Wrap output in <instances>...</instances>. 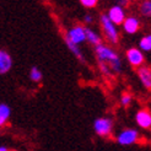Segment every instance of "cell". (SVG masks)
<instances>
[{"instance_id": "cell-23", "label": "cell", "mask_w": 151, "mask_h": 151, "mask_svg": "<svg viewBox=\"0 0 151 151\" xmlns=\"http://www.w3.org/2000/svg\"><path fill=\"white\" fill-rule=\"evenodd\" d=\"M11 151H16V150H11Z\"/></svg>"}, {"instance_id": "cell-8", "label": "cell", "mask_w": 151, "mask_h": 151, "mask_svg": "<svg viewBox=\"0 0 151 151\" xmlns=\"http://www.w3.org/2000/svg\"><path fill=\"white\" fill-rule=\"evenodd\" d=\"M135 120L140 128H144V129L151 128V113L146 109H140L135 116Z\"/></svg>"}, {"instance_id": "cell-6", "label": "cell", "mask_w": 151, "mask_h": 151, "mask_svg": "<svg viewBox=\"0 0 151 151\" xmlns=\"http://www.w3.org/2000/svg\"><path fill=\"white\" fill-rule=\"evenodd\" d=\"M106 15H107V17L109 19V21L113 25H122L125 20V11L123 10V7L120 5L112 6L108 10V14H106Z\"/></svg>"}, {"instance_id": "cell-10", "label": "cell", "mask_w": 151, "mask_h": 151, "mask_svg": "<svg viewBox=\"0 0 151 151\" xmlns=\"http://www.w3.org/2000/svg\"><path fill=\"white\" fill-rule=\"evenodd\" d=\"M138 76L147 90H151V68L149 66H140L138 69Z\"/></svg>"}, {"instance_id": "cell-9", "label": "cell", "mask_w": 151, "mask_h": 151, "mask_svg": "<svg viewBox=\"0 0 151 151\" xmlns=\"http://www.w3.org/2000/svg\"><path fill=\"white\" fill-rule=\"evenodd\" d=\"M123 28L127 33L129 35H134L139 31L140 28V22L137 17L134 16H129V17H125L124 22H123Z\"/></svg>"}, {"instance_id": "cell-16", "label": "cell", "mask_w": 151, "mask_h": 151, "mask_svg": "<svg viewBox=\"0 0 151 151\" xmlns=\"http://www.w3.org/2000/svg\"><path fill=\"white\" fill-rule=\"evenodd\" d=\"M140 12L144 15V16L151 17V0H146V1H142L140 5Z\"/></svg>"}, {"instance_id": "cell-3", "label": "cell", "mask_w": 151, "mask_h": 151, "mask_svg": "<svg viewBox=\"0 0 151 151\" xmlns=\"http://www.w3.org/2000/svg\"><path fill=\"white\" fill-rule=\"evenodd\" d=\"M93 129L97 135L100 137H108L112 133L113 129V122L109 118H99L95 120Z\"/></svg>"}, {"instance_id": "cell-19", "label": "cell", "mask_w": 151, "mask_h": 151, "mask_svg": "<svg viewBox=\"0 0 151 151\" xmlns=\"http://www.w3.org/2000/svg\"><path fill=\"white\" fill-rule=\"evenodd\" d=\"M80 4L85 7H95L97 5V0H81Z\"/></svg>"}, {"instance_id": "cell-12", "label": "cell", "mask_w": 151, "mask_h": 151, "mask_svg": "<svg viewBox=\"0 0 151 151\" xmlns=\"http://www.w3.org/2000/svg\"><path fill=\"white\" fill-rule=\"evenodd\" d=\"M10 107L4 103H0V128H3L6 123L7 119L10 118Z\"/></svg>"}, {"instance_id": "cell-1", "label": "cell", "mask_w": 151, "mask_h": 151, "mask_svg": "<svg viewBox=\"0 0 151 151\" xmlns=\"http://www.w3.org/2000/svg\"><path fill=\"white\" fill-rule=\"evenodd\" d=\"M95 52H96L97 59H99V63L107 64L112 71L120 73V70H122V63H120L119 55L112 48L101 43L100 46H96Z\"/></svg>"}, {"instance_id": "cell-17", "label": "cell", "mask_w": 151, "mask_h": 151, "mask_svg": "<svg viewBox=\"0 0 151 151\" xmlns=\"http://www.w3.org/2000/svg\"><path fill=\"white\" fill-rule=\"evenodd\" d=\"M29 78H31V80L35 81V82H40L42 80V73H41V70L38 69V68L33 66L31 69V73H29Z\"/></svg>"}, {"instance_id": "cell-11", "label": "cell", "mask_w": 151, "mask_h": 151, "mask_svg": "<svg viewBox=\"0 0 151 151\" xmlns=\"http://www.w3.org/2000/svg\"><path fill=\"white\" fill-rule=\"evenodd\" d=\"M12 66V59L9 53L0 50V74H6Z\"/></svg>"}, {"instance_id": "cell-2", "label": "cell", "mask_w": 151, "mask_h": 151, "mask_svg": "<svg viewBox=\"0 0 151 151\" xmlns=\"http://www.w3.org/2000/svg\"><path fill=\"white\" fill-rule=\"evenodd\" d=\"M100 20H101V25H102L103 33H104V36H106V38H107L111 43L117 44L118 41H119V35H118V31H117L116 25L112 24L106 14H102V15H101Z\"/></svg>"}, {"instance_id": "cell-15", "label": "cell", "mask_w": 151, "mask_h": 151, "mask_svg": "<svg viewBox=\"0 0 151 151\" xmlns=\"http://www.w3.org/2000/svg\"><path fill=\"white\" fill-rule=\"evenodd\" d=\"M139 46H140L141 50L150 52L151 50V35H146L142 37L139 42Z\"/></svg>"}, {"instance_id": "cell-18", "label": "cell", "mask_w": 151, "mask_h": 151, "mask_svg": "<svg viewBox=\"0 0 151 151\" xmlns=\"http://www.w3.org/2000/svg\"><path fill=\"white\" fill-rule=\"evenodd\" d=\"M132 100H133V96L130 93H127V92L123 93L122 97H120V102H122L123 106H129L130 102H132Z\"/></svg>"}, {"instance_id": "cell-5", "label": "cell", "mask_w": 151, "mask_h": 151, "mask_svg": "<svg viewBox=\"0 0 151 151\" xmlns=\"http://www.w3.org/2000/svg\"><path fill=\"white\" fill-rule=\"evenodd\" d=\"M138 139H139V133L135 129H125L118 135L117 141L123 146H129L132 144H135Z\"/></svg>"}, {"instance_id": "cell-4", "label": "cell", "mask_w": 151, "mask_h": 151, "mask_svg": "<svg viewBox=\"0 0 151 151\" xmlns=\"http://www.w3.org/2000/svg\"><path fill=\"white\" fill-rule=\"evenodd\" d=\"M65 38H68L71 43L79 46L80 43L86 41V36H85V27L82 26H75L69 29V32L65 35Z\"/></svg>"}, {"instance_id": "cell-14", "label": "cell", "mask_w": 151, "mask_h": 151, "mask_svg": "<svg viewBox=\"0 0 151 151\" xmlns=\"http://www.w3.org/2000/svg\"><path fill=\"white\" fill-rule=\"evenodd\" d=\"M64 40H65V43H66V46H68V48H69L73 53H74V55L76 57L80 62H85V58H84V54L81 53V50H80V48H79V46H76V44H74V43H71L68 38H65L64 37Z\"/></svg>"}, {"instance_id": "cell-22", "label": "cell", "mask_w": 151, "mask_h": 151, "mask_svg": "<svg viewBox=\"0 0 151 151\" xmlns=\"http://www.w3.org/2000/svg\"><path fill=\"white\" fill-rule=\"evenodd\" d=\"M0 151H9V150H7L6 147H4V146H1V147H0Z\"/></svg>"}, {"instance_id": "cell-7", "label": "cell", "mask_w": 151, "mask_h": 151, "mask_svg": "<svg viewBox=\"0 0 151 151\" xmlns=\"http://www.w3.org/2000/svg\"><path fill=\"white\" fill-rule=\"evenodd\" d=\"M127 59L133 66L140 68L144 63V54L138 48H129L127 50Z\"/></svg>"}, {"instance_id": "cell-13", "label": "cell", "mask_w": 151, "mask_h": 151, "mask_svg": "<svg viewBox=\"0 0 151 151\" xmlns=\"http://www.w3.org/2000/svg\"><path fill=\"white\" fill-rule=\"evenodd\" d=\"M85 36H86V41H88L91 44H95V46H100L101 44V37L92 29L85 27Z\"/></svg>"}, {"instance_id": "cell-21", "label": "cell", "mask_w": 151, "mask_h": 151, "mask_svg": "<svg viewBox=\"0 0 151 151\" xmlns=\"http://www.w3.org/2000/svg\"><path fill=\"white\" fill-rule=\"evenodd\" d=\"M85 22H86V24H91V22L93 21V19H92V16H90V15H86V16H85Z\"/></svg>"}, {"instance_id": "cell-20", "label": "cell", "mask_w": 151, "mask_h": 151, "mask_svg": "<svg viewBox=\"0 0 151 151\" xmlns=\"http://www.w3.org/2000/svg\"><path fill=\"white\" fill-rule=\"evenodd\" d=\"M100 68H101V71H102L104 75H107V76H111V75H112V70L109 69V66H108L107 64L100 63Z\"/></svg>"}]
</instances>
